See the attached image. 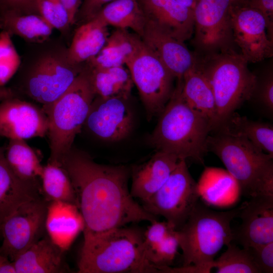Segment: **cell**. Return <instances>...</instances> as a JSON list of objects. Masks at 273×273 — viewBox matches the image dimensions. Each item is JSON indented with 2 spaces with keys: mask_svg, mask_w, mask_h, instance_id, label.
<instances>
[{
  "mask_svg": "<svg viewBox=\"0 0 273 273\" xmlns=\"http://www.w3.org/2000/svg\"><path fill=\"white\" fill-rule=\"evenodd\" d=\"M59 164L69 175L84 221L83 236L129 223L157 220L131 195L129 170L124 165L96 162L87 153L72 147Z\"/></svg>",
  "mask_w": 273,
  "mask_h": 273,
  "instance_id": "6da1fadb",
  "label": "cell"
},
{
  "mask_svg": "<svg viewBox=\"0 0 273 273\" xmlns=\"http://www.w3.org/2000/svg\"><path fill=\"white\" fill-rule=\"evenodd\" d=\"M84 66L70 60L68 47L61 35L27 42L11 87L20 97L47 105L70 87Z\"/></svg>",
  "mask_w": 273,
  "mask_h": 273,
  "instance_id": "7a4b0ae2",
  "label": "cell"
},
{
  "mask_svg": "<svg viewBox=\"0 0 273 273\" xmlns=\"http://www.w3.org/2000/svg\"><path fill=\"white\" fill-rule=\"evenodd\" d=\"M79 273L159 272L148 259L144 233L124 226L83 236Z\"/></svg>",
  "mask_w": 273,
  "mask_h": 273,
  "instance_id": "3957f363",
  "label": "cell"
},
{
  "mask_svg": "<svg viewBox=\"0 0 273 273\" xmlns=\"http://www.w3.org/2000/svg\"><path fill=\"white\" fill-rule=\"evenodd\" d=\"M181 84L182 80L177 81L171 97L159 114L150 142L157 151L170 153L179 160L191 158L203 163L212 125L185 101Z\"/></svg>",
  "mask_w": 273,
  "mask_h": 273,
  "instance_id": "277c9868",
  "label": "cell"
},
{
  "mask_svg": "<svg viewBox=\"0 0 273 273\" xmlns=\"http://www.w3.org/2000/svg\"><path fill=\"white\" fill-rule=\"evenodd\" d=\"M210 133L207 152L221 160L243 195L249 198L273 196V156L240 134L220 129Z\"/></svg>",
  "mask_w": 273,
  "mask_h": 273,
  "instance_id": "5b68a950",
  "label": "cell"
},
{
  "mask_svg": "<svg viewBox=\"0 0 273 273\" xmlns=\"http://www.w3.org/2000/svg\"><path fill=\"white\" fill-rule=\"evenodd\" d=\"M195 53V65L207 79L214 97L216 118L214 130L251 99L256 75L235 49L205 55Z\"/></svg>",
  "mask_w": 273,
  "mask_h": 273,
  "instance_id": "8992f818",
  "label": "cell"
},
{
  "mask_svg": "<svg viewBox=\"0 0 273 273\" xmlns=\"http://www.w3.org/2000/svg\"><path fill=\"white\" fill-rule=\"evenodd\" d=\"M239 210V207L215 211L198 202L185 223L176 230L183 266L194 265L200 272H210L217 253L233 241L231 223Z\"/></svg>",
  "mask_w": 273,
  "mask_h": 273,
  "instance_id": "52a82bcc",
  "label": "cell"
},
{
  "mask_svg": "<svg viewBox=\"0 0 273 273\" xmlns=\"http://www.w3.org/2000/svg\"><path fill=\"white\" fill-rule=\"evenodd\" d=\"M95 96L85 64L83 70L62 95L51 104L42 106L49 122V162L59 164L71 150Z\"/></svg>",
  "mask_w": 273,
  "mask_h": 273,
  "instance_id": "ba28073f",
  "label": "cell"
},
{
  "mask_svg": "<svg viewBox=\"0 0 273 273\" xmlns=\"http://www.w3.org/2000/svg\"><path fill=\"white\" fill-rule=\"evenodd\" d=\"M200 193L199 186L191 176L186 160H179L165 183L143 202L142 206L156 217L163 216L178 230L199 201Z\"/></svg>",
  "mask_w": 273,
  "mask_h": 273,
  "instance_id": "9c48e42d",
  "label": "cell"
},
{
  "mask_svg": "<svg viewBox=\"0 0 273 273\" xmlns=\"http://www.w3.org/2000/svg\"><path fill=\"white\" fill-rule=\"evenodd\" d=\"M125 65L150 120L161 113L169 100L174 89L175 78L142 40Z\"/></svg>",
  "mask_w": 273,
  "mask_h": 273,
  "instance_id": "30bf717a",
  "label": "cell"
},
{
  "mask_svg": "<svg viewBox=\"0 0 273 273\" xmlns=\"http://www.w3.org/2000/svg\"><path fill=\"white\" fill-rule=\"evenodd\" d=\"M237 1H197L193 34L196 53L205 55L235 49L231 9Z\"/></svg>",
  "mask_w": 273,
  "mask_h": 273,
  "instance_id": "8fae6325",
  "label": "cell"
},
{
  "mask_svg": "<svg viewBox=\"0 0 273 273\" xmlns=\"http://www.w3.org/2000/svg\"><path fill=\"white\" fill-rule=\"evenodd\" d=\"M47 204L43 197L26 202L4 221L2 255L13 261L43 237Z\"/></svg>",
  "mask_w": 273,
  "mask_h": 273,
  "instance_id": "7c38bea8",
  "label": "cell"
},
{
  "mask_svg": "<svg viewBox=\"0 0 273 273\" xmlns=\"http://www.w3.org/2000/svg\"><path fill=\"white\" fill-rule=\"evenodd\" d=\"M231 22L235 44L248 63H256L273 56V40L267 34L263 15L241 0L231 9Z\"/></svg>",
  "mask_w": 273,
  "mask_h": 273,
  "instance_id": "4fadbf2b",
  "label": "cell"
},
{
  "mask_svg": "<svg viewBox=\"0 0 273 273\" xmlns=\"http://www.w3.org/2000/svg\"><path fill=\"white\" fill-rule=\"evenodd\" d=\"M122 98L95 96L83 126L96 137L107 142H118L128 136L133 124V115Z\"/></svg>",
  "mask_w": 273,
  "mask_h": 273,
  "instance_id": "5bb4252c",
  "label": "cell"
},
{
  "mask_svg": "<svg viewBox=\"0 0 273 273\" xmlns=\"http://www.w3.org/2000/svg\"><path fill=\"white\" fill-rule=\"evenodd\" d=\"M48 129V119L42 107L18 97L0 102L1 137L24 140L43 138Z\"/></svg>",
  "mask_w": 273,
  "mask_h": 273,
  "instance_id": "9a60e30c",
  "label": "cell"
},
{
  "mask_svg": "<svg viewBox=\"0 0 273 273\" xmlns=\"http://www.w3.org/2000/svg\"><path fill=\"white\" fill-rule=\"evenodd\" d=\"M241 223L233 231V241L250 248L273 242V196L250 198L239 207Z\"/></svg>",
  "mask_w": 273,
  "mask_h": 273,
  "instance_id": "2e32d148",
  "label": "cell"
},
{
  "mask_svg": "<svg viewBox=\"0 0 273 273\" xmlns=\"http://www.w3.org/2000/svg\"><path fill=\"white\" fill-rule=\"evenodd\" d=\"M141 38L177 81L181 80L195 64V53L191 52L185 42L172 37L147 18Z\"/></svg>",
  "mask_w": 273,
  "mask_h": 273,
  "instance_id": "e0dca14e",
  "label": "cell"
},
{
  "mask_svg": "<svg viewBox=\"0 0 273 273\" xmlns=\"http://www.w3.org/2000/svg\"><path fill=\"white\" fill-rule=\"evenodd\" d=\"M147 19L176 39L185 42L194 32L193 10L175 0H139Z\"/></svg>",
  "mask_w": 273,
  "mask_h": 273,
  "instance_id": "ac0fdd59",
  "label": "cell"
},
{
  "mask_svg": "<svg viewBox=\"0 0 273 273\" xmlns=\"http://www.w3.org/2000/svg\"><path fill=\"white\" fill-rule=\"evenodd\" d=\"M78 207L73 204L54 201L48 202L45 230L51 241L62 251H67L84 229Z\"/></svg>",
  "mask_w": 273,
  "mask_h": 273,
  "instance_id": "d6986e66",
  "label": "cell"
},
{
  "mask_svg": "<svg viewBox=\"0 0 273 273\" xmlns=\"http://www.w3.org/2000/svg\"><path fill=\"white\" fill-rule=\"evenodd\" d=\"M179 161L173 154L157 151L148 161L132 170L131 195L142 202L148 199L165 183Z\"/></svg>",
  "mask_w": 273,
  "mask_h": 273,
  "instance_id": "ffe728a7",
  "label": "cell"
},
{
  "mask_svg": "<svg viewBox=\"0 0 273 273\" xmlns=\"http://www.w3.org/2000/svg\"><path fill=\"white\" fill-rule=\"evenodd\" d=\"M63 252L48 236L33 244L12 261L16 273H64L68 267Z\"/></svg>",
  "mask_w": 273,
  "mask_h": 273,
  "instance_id": "44dd1931",
  "label": "cell"
},
{
  "mask_svg": "<svg viewBox=\"0 0 273 273\" xmlns=\"http://www.w3.org/2000/svg\"><path fill=\"white\" fill-rule=\"evenodd\" d=\"M0 147V227L4 221L23 203L42 197L40 190L17 178L10 169Z\"/></svg>",
  "mask_w": 273,
  "mask_h": 273,
  "instance_id": "7402d4cb",
  "label": "cell"
},
{
  "mask_svg": "<svg viewBox=\"0 0 273 273\" xmlns=\"http://www.w3.org/2000/svg\"><path fill=\"white\" fill-rule=\"evenodd\" d=\"M142 39L127 29L116 28L95 57L85 62L91 68H105L124 66L135 52Z\"/></svg>",
  "mask_w": 273,
  "mask_h": 273,
  "instance_id": "603a6c76",
  "label": "cell"
},
{
  "mask_svg": "<svg viewBox=\"0 0 273 273\" xmlns=\"http://www.w3.org/2000/svg\"><path fill=\"white\" fill-rule=\"evenodd\" d=\"M109 34L108 26L96 19L82 23L76 30L68 47L70 60L77 64L90 60L102 49Z\"/></svg>",
  "mask_w": 273,
  "mask_h": 273,
  "instance_id": "cb8c5ba5",
  "label": "cell"
},
{
  "mask_svg": "<svg viewBox=\"0 0 273 273\" xmlns=\"http://www.w3.org/2000/svg\"><path fill=\"white\" fill-rule=\"evenodd\" d=\"M5 155L10 169L21 181L39 189L43 166L35 151L24 140H9Z\"/></svg>",
  "mask_w": 273,
  "mask_h": 273,
  "instance_id": "d4e9b609",
  "label": "cell"
},
{
  "mask_svg": "<svg viewBox=\"0 0 273 273\" xmlns=\"http://www.w3.org/2000/svg\"><path fill=\"white\" fill-rule=\"evenodd\" d=\"M181 94L194 110L210 122L213 130L216 118L214 97L207 79L195 65L183 77Z\"/></svg>",
  "mask_w": 273,
  "mask_h": 273,
  "instance_id": "484cf974",
  "label": "cell"
},
{
  "mask_svg": "<svg viewBox=\"0 0 273 273\" xmlns=\"http://www.w3.org/2000/svg\"><path fill=\"white\" fill-rule=\"evenodd\" d=\"M92 19L108 26L130 29L140 37L146 22L139 0H115L103 7Z\"/></svg>",
  "mask_w": 273,
  "mask_h": 273,
  "instance_id": "4316f807",
  "label": "cell"
},
{
  "mask_svg": "<svg viewBox=\"0 0 273 273\" xmlns=\"http://www.w3.org/2000/svg\"><path fill=\"white\" fill-rule=\"evenodd\" d=\"M85 65L96 96L129 99L133 82L127 67L97 68Z\"/></svg>",
  "mask_w": 273,
  "mask_h": 273,
  "instance_id": "83f0119b",
  "label": "cell"
},
{
  "mask_svg": "<svg viewBox=\"0 0 273 273\" xmlns=\"http://www.w3.org/2000/svg\"><path fill=\"white\" fill-rule=\"evenodd\" d=\"M0 29L26 42L35 43L50 37L54 28L39 14L0 12Z\"/></svg>",
  "mask_w": 273,
  "mask_h": 273,
  "instance_id": "f1b7e54d",
  "label": "cell"
},
{
  "mask_svg": "<svg viewBox=\"0 0 273 273\" xmlns=\"http://www.w3.org/2000/svg\"><path fill=\"white\" fill-rule=\"evenodd\" d=\"M40 179L41 194L47 202L62 201L78 207L77 196L71 179L60 164L48 161L43 166Z\"/></svg>",
  "mask_w": 273,
  "mask_h": 273,
  "instance_id": "f546056e",
  "label": "cell"
},
{
  "mask_svg": "<svg viewBox=\"0 0 273 273\" xmlns=\"http://www.w3.org/2000/svg\"><path fill=\"white\" fill-rule=\"evenodd\" d=\"M216 129L242 135L273 156V126L270 124L252 121L234 112Z\"/></svg>",
  "mask_w": 273,
  "mask_h": 273,
  "instance_id": "4dcf8cb0",
  "label": "cell"
},
{
  "mask_svg": "<svg viewBox=\"0 0 273 273\" xmlns=\"http://www.w3.org/2000/svg\"><path fill=\"white\" fill-rule=\"evenodd\" d=\"M226 250L213 263L217 273H260L249 248H239L231 242Z\"/></svg>",
  "mask_w": 273,
  "mask_h": 273,
  "instance_id": "1f68e13d",
  "label": "cell"
},
{
  "mask_svg": "<svg viewBox=\"0 0 273 273\" xmlns=\"http://www.w3.org/2000/svg\"><path fill=\"white\" fill-rule=\"evenodd\" d=\"M37 10L54 29L64 38L69 35L72 26L69 13L61 0H38Z\"/></svg>",
  "mask_w": 273,
  "mask_h": 273,
  "instance_id": "d6a6232c",
  "label": "cell"
},
{
  "mask_svg": "<svg viewBox=\"0 0 273 273\" xmlns=\"http://www.w3.org/2000/svg\"><path fill=\"white\" fill-rule=\"evenodd\" d=\"M11 36L5 31L0 33V86H4L16 73L21 63Z\"/></svg>",
  "mask_w": 273,
  "mask_h": 273,
  "instance_id": "836d02e7",
  "label": "cell"
},
{
  "mask_svg": "<svg viewBox=\"0 0 273 273\" xmlns=\"http://www.w3.org/2000/svg\"><path fill=\"white\" fill-rule=\"evenodd\" d=\"M179 247L176 230H174L156 247L149 256V260L158 267L160 272L161 267L169 266L172 263Z\"/></svg>",
  "mask_w": 273,
  "mask_h": 273,
  "instance_id": "e575fe53",
  "label": "cell"
},
{
  "mask_svg": "<svg viewBox=\"0 0 273 273\" xmlns=\"http://www.w3.org/2000/svg\"><path fill=\"white\" fill-rule=\"evenodd\" d=\"M255 99L267 113H273V72L267 70L260 78L256 76L255 86L251 98Z\"/></svg>",
  "mask_w": 273,
  "mask_h": 273,
  "instance_id": "d590c367",
  "label": "cell"
},
{
  "mask_svg": "<svg viewBox=\"0 0 273 273\" xmlns=\"http://www.w3.org/2000/svg\"><path fill=\"white\" fill-rule=\"evenodd\" d=\"M174 230V228L166 221L151 222L144 233V244L148 259L159 243Z\"/></svg>",
  "mask_w": 273,
  "mask_h": 273,
  "instance_id": "8d00e7d4",
  "label": "cell"
},
{
  "mask_svg": "<svg viewBox=\"0 0 273 273\" xmlns=\"http://www.w3.org/2000/svg\"><path fill=\"white\" fill-rule=\"evenodd\" d=\"M260 273L273 272V242L249 248Z\"/></svg>",
  "mask_w": 273,
  "mask_h": 273,
  "instance_id": "74e56055",
  "label": "cell"
},
{
  "mask_svg": "<svg viewBox=\"0 0 273 273\" xmlns=\"http://www.w3.org/2000/svg\"><path fill=\"white\" fill-rule=\"evenodd\" d=\"M38 0H0V12L13 11L22 14H38Z\"/></svg>",
  "mask_w": 273,
  "mask_h": 273,
  "instance_id": "f35d334b",
  "label": "cell"
},
{
  "mask_svg": "<svg viewBox=\"0 0 273 273\" xmlns=\"http://www.w3.org/2000/svg\"><path fill=\"white\" fill-rule=\"evenodd\" d=\"M243 2L263 15L266 22L268 35L273 40V0H247Z\"/></svg>",
  "mask_w": 273,
  "mask_h": 273,
  "instance_id": "ab89813d",
  "label": "cell"
},
{
  "mask_svg": "<svg viewBox=\"0 0 273 273\" xmlns=\"http://www.w3.org/2000/svg\"><path fill=\"white\" fill-rule=\"evenodd\" d=\"M115 0H83L78 11L76 22L84 23L91 20L105 5Z\"/></svg>",
  "mask_w": 273,
  "mask_h": 273,
  "instance_id": "60d3db41",
  "label": "cell"
},
{
  "mask_svg": "<svg viewBox=\"0 0 273 273\" xmlns=\"http://www.w3.org/2000/svg\"><path fill=\"white\" fill-rule=\"evenodd\" d=\"M67 9L73 26L76 22V18L83 0H61Z\"/></svg>",
  "mask_w": 273,
  "mask_h": 273,
  "instance_id": "b9f144b4",
  "label": "cell"
},
{
  "mask_svg": "<svg viewBox=\"0 0 273 273\" xmlns=\"http://www.w3.org/2000/svg\"><path fill=\"white\" fill-rule=\"evenodd\" d=\"M20 97L17 92L11 87L0 86V102L13 97Z\"/></svg>",
  "mask_w": 273,
  "mask_h": 273,
  "instance_id": "7bdbcfd3",
  "label": "cell"
},
{
  "mask_svg": "<svg viewBox=\"0 0 273 273\" xmlns=\"http://www.w3.org/2000/svg\"><path fill=\"white\" fill-rule=\"evenodd\" d=\"M177 2L181 5L190 8L192 10L194 9L197 0H175Z\"/></svg>",
  "mask_w": 273,
  "mask_h": 273,
  "instance_id": "ee69618b",
  "label": "cell"
},
{
  "mask_svg": "<svg viewBox=\"0 0 273 273\" xmlns=\"http://www.w3.org/2000/svg\"><path fill=\"white\" fill-rule=\"evenodd\" d=\"M7 258L6 257L4 256L0 252V262L4 260L5 259Z\"/></svg>",
  "mask_w": 273,
  "mask_h": 273,
  "instance_id": "f6af8a7d",
  "label": "cell"
},
{
  "mask_svg": "<svg viewBox=\"0 0 273 273\" xmlns=\"http://www.w3.org/2000/svg\"><path fill=\"white\" fill-rule=\"evenodd\" d=\"M241 1H247V0H241Z\"/></svg>",
  "mask_w": 273,
  "mask_h": 273,
  "instance_id": "bcb514c9",
  "label": "cell"
}]
</instances>
